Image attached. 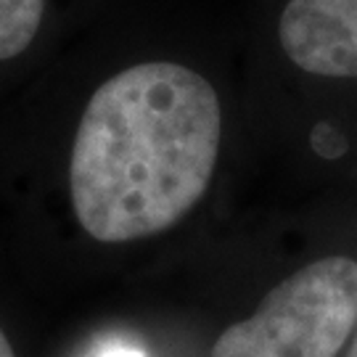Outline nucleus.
<instances>
[{"instance_id":"7","label":"nucleus","mask_w":357,"mask_h":357,"mask_svg":"<svg viewBox=\"0 0 357 357\" xmlns=\"http://www.w3.org/2000/svg\"><path fill=\"white\" fill-rule=\"evenodd\" d=\"M344 357H357V326H355V331H352V336H349V344H347Z\"/></svg>"},{"instance_id":"1","label":"nucleus","mask_w":357,"mask_h":357,"mask_svg":"<svg viewBox=\"0 0 357 357\" xmlns=\"http://www.w3.org/2000/svg\"><path fill=\"white\" fill-rule=\"evenodd\" d=\"M220 101L199 72L169 61L130 66L90 96L69 159L79 225L101 243L172 228L209 188Z\"/></svg>"},{"instance_id":"5","label":"nucleus","mask_w":357,"mask_h":357,"mask_svg":"<svg viewBox=\"0 0 357 357\" xmlns=\"http://www.w3.org/2000/svg\"><path fill=\"white\" fill-rule=\"evenodd\" d=\"M98 357H146L143 349L138 347H130V344H109L106 349L98 352Z\"/></svg>"},{"instance_id":"2","label":"nucleus","mask_w":357,"mask_h":357,"mask_svg":"<svg viewBox=\"0 0 357 357\" xmlns=\"http://www.w3.org/2000/svg\"><path fill=\"white\" fill-rule=\"evenodd\" d=\"M357 326V262L323 257L296 270L233 323L212 357H339Z\"/></svg>"},{"instance_id":"4","label":"nucleus","mask_w":357,"mask_h":357,"mask_svg":"<svg viewBox=\"0 0 357 357\" xmlns=\"http://www.w3.org/2000/svg\"><path fill=\"white\" fill-rule=\"evenodd\" d=\"M45 0H0V61L24 53L38 35Z\"/></svg>"},{"instance_id":"6","label":"nucleus","mask_w":357,"mask_h":357,"mask_svg":"<svg viewBox=\"0 0 357 357\" xmlns=\"http://www.w3.org/2000/svg\"><path fill=\"white\" fill-rule=\"evenodd\" d=\"M0 357H16L13 355L11 344H8V339H6V333L0 331Z\"/></svg>"},{"instance_id":"3","label":"nucleus","mask_w":357,"mask_h":357,"mask_svg":"<svg viewBox=\"0 0 357 357\" xmlns=\"http://www.w3.org/2000/svg\"><path fill=\"white\" fill-rule=\"evenodd\" d=\"M278 40L307 75L357 79V0H289Z\"/></svg>"}]
</instances>
